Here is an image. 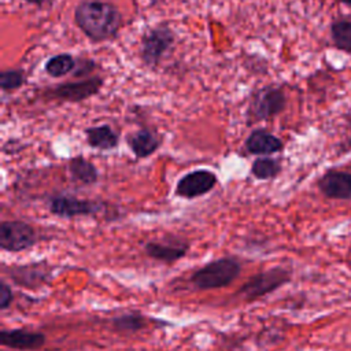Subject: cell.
I'll list each match as a JSON object with an SVG mask.
<instances>
[{
    "label": "cell",
    "instance_id": "obj_1",
    "mask_svg": "<svg viewBox=\"0 0 351 351\" xmlns=\"http://www.w3.org/2000/svg\"><path fill=\"white\" fill-rule=\"evenodd\" d=\"M75 23L92 41H106L112 38L121 26L122 16L114 4L86 0L77 5Z\"/></svg>",
    "mask_w": 351,
    "mask_h": 351
},
{
    "label": "cell",
    "instance_id": "obj_2",
    "mask_svg": "<svg viewBox=\"0 0 351 351\" xmlns=\"http://www.w3.org/2000/svg\"><path fill=\"white\" fill-rule=\"evenodd\" d=\"M240 273V263L233 258H221L213 261L196 270L191 281L199 289H214L229 285Z\"/></svg>",
    "mask_w": 351,
    "mask_h": 351
},
{
    "label": "cell",
    "instance_id": "obj_3",
    "mask_svg": "<svg viewBox=\"0 0 351 351\" xmlns=\"http://www.w3.org/2000/svg\"><path fill=\"white\" fill-rule=\"evenodd\" d=\"M291 278L289 270L284 267H271L269 270L261 271L251 277L239 291V293L247 300H255L266 293L273 292L280 288Z\"/></svg>",
    "mask_w": 351,
    "mask_h": 351
},
{
    "label": "cell",
    "instance_id": "obj_4",
    "mask_svg": "<svg viewBox=\"0 0 351 351\" xmlns=\"http://www.w3.org/2000/svg\"><path fill=\"white\" fill-rule=\"evenodd\" d=\"M37 241L36 230L22 221H4L0 225V247L5 251H23Z\"/></svg>",
    "mask_w": 351,
    "mask_h": 351
},
{
    "label": "cell",
    "instance_id": "obj_5",
    "mask_svg": "<svg viewBox=\"0 0 351 351\" xmlns=\"http://www.w3.org/2000/svg\"><path fill=\"white\" fill-rule=\"evenodd\" d=\"M174 41L173 32L167 26H158L149 30L141 41V58L149 67H155L163 53Z\"/></svg>",
    "mask_w": 351,
    "mask_h": 351
},
{
    "label": "cell",
    "instance_id": "obj_6",
    "mask_svg": "<svg viewBox=\"0 0 351 351\" xmlns=\"http://www.w3.org/2000/svg\"><path fill=\"white\" fill-rule=\"evenodd\" d=\"M215 184L217 176L210 170L200 169L184 176L176 186V193L178 196L192 199L206 195L215 186Z\"/></svg>",
    "mask_w": 351,
    "mask_h": 351
},
{
    "label": "cell",
    "instance_id": "obj_7",
    "mask_svg": "<svg viewBox=\"0 0 351 351\" xmlns=\"http://www.w3.org/2000/svg\"><path fill=\"white\" fill-rule=\"evenodd\" d=\"M285 107V95L278 88L261 89L251 104V111L256 119H267L281 112Z\"/></svg>",
    "mask_w": 351,
    "mask_h": 351
},
{
    "label": "cell",
    "instance_id": "obj_8",
    "mask_svg": "<svg viewBox=\"0 0 351 351\" xmlns=\"http://www.w3.org/2000/svg\"><path fill=\"white\" fill-rule=\"evenodd\" d=\"M100 208H101V204L96 202L78 199L73 196H55L49 202L51 213L59 217H66V218H71L77 215H90L100 211Z\"/></svg>",
    "mask_w": 351,
    "mask_h": 351
},
{
    "label": "cell",
    "instance_id": "obj_9",
    "mask_svg": "<svg viewBox=\"0 0 351 351\" xmlns=\"http://www.w3.org/2000/svg\"><path fill=\"white\" fill-rule=\"evenodd\" d=\"M103 85V80L100 77H92L80 82H69L53 88L49 93L55 99L66 100V101H81L88 99L99 92Z\"/></svg>",
    "mask_w": 351,
    "mask_h": 351
},
{
    "label": "cell",
    "instance_id": "obj_10",
    "mask_svg": "<svg viewBox=\"0 0 351 351\" xmlns=\"http://www.w3.org/2000/svg\"><path fill=\"white\" fill-rule=\"evenodd\" d=\"M318 188L329 199L350 200L351 199V173L340 170H329L318 180Z\"/></svg>",
    "mask_w": 351,
    "mask_h": 351
},
{
    "label": "cell",
    "instance_id": "obj_11",
    "mask_svg": "<svg viewBox=\"0 0 351 351\" xmlns=\"http://www.w3.org/2000/svg\"><path fill=\"white\" fill-rule=\"evenodd\" d=\"M0 341L3 346L14 350H37L45 343V336L26 329H3L0 332Z\"/></svg>",
    "mask_w": 351,
    "mask_h": 351
},
{
    "label": "cell",
    "instance_id": "obj_12",
    "mask_svg": "<svg viewBox=\"0 0 351 351\" xmlns=\"http://www.w3.org/2000/svg\"><path fill=\"white\" fill-rule=\"evenodd\" d=\"M145 252L148 256L163 261L176 262L182 258L188 251V244L178 240H165V241H149L145 244Z\"/></svg>",
    "mask_w": 351,
    "mask_h": 351
},
{
    "label": "cell",
    "instance_id": "obj_13",
    "mask_svg": "<svg viewBox=\"0 0 351 351\" xmlns=\"http://www.w3.org/2000/svg\"><path fill=\"white\" fill-rule=\"evenodd\" d=\"M245 147L248 152L255 154V155H269L274 154L282 149V141L276 137L274 134L263 130V129H256L254 130L247 141Z\"/></svg>",
    "mask_w": 351,
    "mask_h": 351
},
{
    "label": "cell",
    "instance_id": "obj_14",
    "mask_svg": "<svg viewBox=\"0 0 351 351\" xmlns=\"http://www.w3.org/2000/svg\"><path fill=\"white\" fill-rule=\"evenodd\" d=\"M128 143L130 145V149L134 152L137 158H147L158 149L160 140L152 132L147 129H141L133 133L129 137Z\"/></svg>",
    "mask_w": 351,
    "mask_h": 351
},
{
    "label": "cell",
    "instance_id": "obj_15",
    "mask_svg": "<svg viewBox=\"0 0 351 351\" xmlns=\"http://www.w3.org/2000/svg\"><path fill=\"white\" fill-rule=\"evenodd\" d=\"M89 145L99 149H111L118 144V134L108 126H95L85 130Z\"/></svg>",
    "mask_w": 351,
    "mask_h": 351
},
{
    "label": "cell",
    "instance_id": "obj_16",
    "mask_svg": "<svg viewBox=\"0 0 351 351\" xmlns=\"http://www.w3.org/2000/svg\"><path fill=\"white\" fill-rule=\"evenodd\" d=\"M330 36L335 47L346 53H351V19L340 18L332 22Z\"/></svg>",
    "mask_w": 351,
    "mask_h": 351
},
{
    "label": "cell",
    "instance_id": "obj_17",
    "mask_svg": "<svg viewBox=\"0 0 351 351\" xmlns=\"http://www.w3.org/2000/svg\"><path fill=\"white\" fill-rule=\"evenodd\" d=\"M69 170L73 178L82 184H93L97 180L96 167L90 162L85 160L82 156L73 158L69 163Z\"/></svg>",
    "mask_w": 351,
    "mask_h": 351
},
{
    "label": "cell",
    "instance_id": "obj_18",
    "mask_svg": "<svg viewBox=\"0 0 351 351\" xmlns=\"http://www.w3.org/2000/svg\"><path fill=\"white\" fill-rule=\"evenodd\" d=\"M11 277L19 282V284H26V287H33L34 284H41L45 280V271L40 270L38 266H19L12 269Z\"/></svg>",
    "mask_w": 351,
    "mask_h": 351
},
{
    "label": "cell",
    "instance_id": "obj_19",
    "mask_svg": "<svg viewBox=\"0 0 351 351\" xmlns=\"http://www.w3.org/2000/svg\"><path fill=\"white\" fill-rule=\"evenodd\" d=\"M75 67V60L69 53H59L52 56L45 63V71L51 77H62Z\"/></svg>",
    "mask_w": 351,
    "mask_h": 351
},
{
    "label": "cell",
    "instance_id": "obj_20",
    "mask_svg": "<svg viewBox=\"0 0 351 351\" xmlns=\"http://www.w3.org/2000/svg\"><path fill=\"white\" fill-rule=\"evenodd\" d=\"M251 171L259 180H270L278 176L281 171V165L273 158H259L252 163Z\"/></svg>",
    "mask_w": 351,
    "mask_h": 351
},
{
    "label": "cell",
    "instance_id": "obj_21",
    "mask_svg": "<svg viewBox=\"0 0 351 351\" xmlns=\"http://www.w3.org/2000/svg\"><path fill=\"white\" fill-rule=\"evenodd\" d=\"M114 326L119 330H129V332H134L141 329L145 325L144 317L138 315V314H123L121 317H117L112 321Z\"/></svg>",
    "mask_w": 351,
    "mask_h": 351
},
{
    "label": "cell",
    "instance_id": "obj_22",
    "mask_svg": "<svg viewBox=\"0 0 351 351\" xmlns=\"http://www.w3.org/2000/svg\"><path fill=\"white\" fill-rule=\"evenodd\" d=\"M25 74L22 70H4L0 74V86L3 90H12L22 86Z\"/></svg>",
    "mask_w": 351,
    "mask_h": 351
},
{
    "label": "cell",
    "instance_id": "obj_23",
    "mask_svg": "<svg viewBox=\"0 0 351 351\" xmlns=\"http://www.w3.org/2000/svg\"><path fill=\"white\" fill-rule=\"evenodd\" d=\"M11 300H12V292H11L10 287L3 281L0 284V307H1V310H5L10 306Z\"/></svg>",
    "mask_w": 351,
    "mask_h": 351
},
{
    "label": "cell",
    "instance_id": "obj_24",
    "mask_svg": "<svg viewBox=\"0 0 351 351\" xmlns=\"http://www.w3.org/2000/svg\"><path fill=\"white\" fill-rule=\"evenodd\" d=\"M27 3H33V4H41L44 0H25Z\"/></svg>",
    "mask_w": 351,
    "mask_h": 351
},
{
    "label": "cell",
    "instance_id": "obj_25",
    "mask_svg": "<svg viewBox=\"0 0 351 351\" xmlns=\"http://www.w3.org/2000/svg\"><path fill=\"white\" fill-rule=\"evenodd\" d=\"M341 3H344V4H347V5H351V0H340Z\"/></svg>",
    "mask_w": 351,
    "mask_h": 351
},
{
    "label": "cell",
    "instance_id": "obj_26",
    "mask_svg": "<svg viewBox=\"0 0 351 351\" xmlns=\"http://www.w3.org/2000/svg\"><path fill=\"white\" fill-rule=\"evenodd\" d=\"M350 147H351V137H350Z\"/></svg>",
    "mask_w": 351,
    "mask_h": 351
}]
</instances>
